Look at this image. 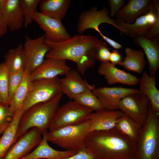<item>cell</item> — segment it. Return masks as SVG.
Returning <instances> with one entry per match:
<instances>
[{"label":"cell","mask_w":159,"mask_h":159,"mask_svg":"<svg viewBox=\"0 0 159 159\" xmlns=\"http://www.w3.org/2000/svg\"><path fill=\"white\" fill-rule=\"evenodd\" d=\"M58 77L32 82L22 107L24 111L37 104L47 101L61 92Z\"/></svg>","instance_id":"8"},{"label":"cell","mask_w":159,"mask_h":159,"mask_svg":"<svg viewBox=\"0 0 159 159\" xmlns=\"http://www.w3.org/2000/svg\"><path fill=\"white\" fill-rule=\"evenodd\" d=\"M111 51L105 42L102 41L97 47L95 53V59L101 62H109Z\"/></svg>","instance_id":"35"},{"label":"cell","mask_w":159,"mask_h":159,"mask_svg":"<svg viewBox=\"0 0 159 159\" xmlns=\"http://www.w3.org/2000/svg\"><path fill=\"white\" fill-rule=\"evenodd\" d=\"M105 109L114 110L118 109L120 101L127 95L138 92V90L134 88L120 87H102L92 90Z\"/></svg>","instance_id":"13"},{"label":"cell","mask_w":159,"mask_h":159,"mask_svg":"<svg viewBox=\"0 0 159 159\" xmlns=\"http://www.w3.org/2000/svg\"><path fill=\"white\" fill-rule=\"evenodd\" d=\"M115 21L119 28L132 38L145 37L155 24H159V0H153L149 12L138 18L132 24L126 23L119 18Z\"/></svg>","instance_id":"7"},{"label":"cell","mask_w":159,"mask_h":159,"mask_svg":"<svg viewBox=\"0 0 159 159\" xmlns=\"http://www.w3.org/2000/svg\"><path fill=\"white\" fill-rule=\"evenodd\" d=\"M123 60L122 54L117 50L114 49L110 55L109 62L113 65H120Z\"/></svg>","instance_id":"38"},{"label":"cell","mask_w":159,"mask_h":159,"mask_svg":"<svg viewBox=\"0 0 159 159\" xmlns=\"http://www.w3.org/2000/svg\"><path fill=\"white\" fill-rule=\"evenodd\" d=\"M109 11L104 7L98 10L96 6H93L89 10L85 11L79 15L77 26V32L81 34L85 30L92 29L96 31L99 29V26L102 23L110 24L126 34L125 31L119 28L113 19L108 15Z\"/></svg>","instance_id":"11"},{"label":"cell","mask_w":159,"mask_h":159,"mask_svg":"<svg viewBox=\"0 0 159 159\" xmlns=\"http://www.w3.org/2000/svg\"><path fill=\"white\" fill-rule=\"evenodd\" d=\"M63 159H98L93 153L85 147L77 151L74 154Z\"/></svg>","instance_id":"36"},{"label":"cell","mask_w":159,"mask_h":159,"mask_svg":"<svg viewBox=\"0 0 159 159\" xmlns=\"http://www.w3.org/2000/svg\"><path fill=\"white\" fill-rule=\"evenodd\" d=\"M129 159H138L135 156Z\"/></svg>","instance_id":"43"},{"label":"cell","mask_w":159,"mask_h":159,"mask_svg":"<svg viewBox=\"0 0 159 159\" xmlns=\"http://www.w3.org/2000/svg\"><path fill=\"white\" fill-rule=\"evenodd\" d=\"M96 32L100 34L103 39L115 49L117 50L120 49L123 47L122 45L121 44L104 35L100 29H98Z\"/></svg>","instance_id":"39"},{"label":"cell","mask_w":159,"mask_h":159,"mask_svg":"<svg viewBox=\"0 0 159 159\" xmlns=\"http://www.w3.org/2000/svg\"><path fill=\"white\" fill-rule=\"evenodd\" d=\"M150 102L145 95L138 92L123 98L118 109L142 126L147 118Z\"/></svg>","instance_id":"9"},{"label":"cell","mask_w":159,"mask_h":159,"mask_svg":"<svg viewBox=\"0 0 159 159\" xmlns=\"http://www.w3.org/2000/svg\"><path fill=\"white\" fill-rule=\"evenodd\" d=\"M152 1L150 0H130L115 15L125 23H133L139 17L148 13Z\"/></svg>","instance_id":"22"},{"label":"cell","mask_w":159,"mask_h":159,"mask_svg":"<svg viewBox=\"0 0 159 159\" xmlns=\"http://www.w3.org/2000/svg\"><path fill=\"white\" fill-rule=\"evenodd\" d=\"M62 95L60 92L51 100L34 105L24 111L19 122L16 141L32 128H37L42 134L47 132Z\"/></svg>","instance_id":"3"},{"label":"cell","mask_w":159,"mask_h":159,"mask_svg":"<svg viewBox=\"0 0 159 159\" xmlns=\"http://www.w3.org/2000/svg\"><path fill=\"white\" fill-rule=\"evenodd\" d=\"M93 112L74 100L69 101L58 108L49 126V131L83 123L88 120Z\"/></svg>","instance_id":"6"},{"label":"cell","mask_w":159,"mask_h":159,"mask_svg":"<svg viewBox=\"0 0 159 159\" xmlns=\"http://www.w3.org/2000/svg\"><path fill=\"white\" fill-rule=\"evenodd\" d=\"M133 38L136 45L140 47L145 55L149 64V75L155 77L159 67V39H149L145 37L138 36Z\"/></svg>","instance_id":"18"},{"label":"cell","mask_w":159,"mask_h":159,"mask_svg":"<svg viewBox=\"0 0 159 159\" xmlns=\"http://www.w3.org/2000/svg\"><path fill=\"white\" fill-rule=\"evenodd\" d=\"M30 74L28 71L24 70L21 80L10 101L9 106L14 113L22 107L28 95L32 82L30 78Z\"/></svg>","instance_id":"27"},{"label":"cell","mask_w":159,"mask_h":159,"mask_svg":"<svg viewBox=\"0 0 159 159\" xmlns=\"http://www.w3.org/2000/svg\"><path fill=\"white\" fill-rule=\"evenodd\" d=\"M14 113L9 105L0 104V135L3 133L11 123Z\"/></svg>","instance_id":"33"},{"label":"cell","mask_w":159,"mask_h":159,"mask_svg":"<svg viewBox=\"0 0 159 159\" xmlns=\"http://www.w3.org/2000/svg\"><path fill=\"white\" fill-rule=\"evenodd\" d=\"M41 0H20V5L24 18V26L27 28L31 24L33 18L37 12V7Z\"/></svg>","instance_id":"31"},{"label":"cell","mask_w":159,"mask_h":159,"mask_svg":"<svg viewBox=\"0 0 159 159\" xmlns=\"http://www.w3.org/2000/svg\"><path fill=\"white\" fill-rule=\"evenodd\" d=\"M71 68L66 61L53 58H46L42 64L30 74L32 82L44 79H49L65 75Z\"/></svg>","instance_id":"15"},{"label":"cell","mask_w":159,"mask_h":159,"mask_svg":"<svg viewBox=\"0 0 159 159\" xmlns=\"http://www.w3.org/2000/svg\"><path fill=\"white\" fill-rule=\"evenodd\" d=\"M85 147L98 159H129L136 150V144L115 128L90 132Z\"/></svg>","instance_id":"2"},{"label":"cell","mask_w":159,"mask_h":159,"mask_svg":"<svg viewBox=\"0 0 159 159\" xmlns=\"http://www.w3.org/2000/svg\"><path fill=\"white\" fill-rule=\"evenodd\" d=\"M90 122L62 127L47 133L48 141L66 150L78 151L85 147Z\"/></svg>","instance_id":"5"},{"label":"cell","mask_w":159,"mask_h":159,"mask_svg":"<svg viewBox=\"0 0 159 159\" xmlns=\"http://www.w3.org/2000/svg\"><path fill=\"white\" fill-rule=\"evenodd\" d=\"M4 62L9 73L24 70L25 58L22 44L9 49L4 55Z\"/></svg>","instance_id":"29"},{"label":"cell","mask_w":159,"mask_h":159,"mask_svg":"<svg viewBox=\"0 0 159 159\" xmlns=\"http://www.w3.org/2000/svg\"><path fill=\"white\" fill-rule=\"evenodd\" d=\"M70 0H42L40 3L41 12L58 21L65 17L70 6Z\"/></svg>","instance_id":"25"},{"label":"cell","mask_w":159,"mask_h":159,"mask_svg":"<svg viewBox=\"0 0 159 159\" xmlns=\"http://www.w3.org/2000/svg\"><path fill=\"white\" fill-rule=\"evenodd\" d=\"M24 70L9 73L8 93L10 102L21 80Z\"/></svg>","instance_id":"34"},{"label":"cell","mask_w":159,"mask_h":159,"mask_svg":"<svg viewBox=\"0 0 159 159\" xmlns=\"http://www.w3.org/2000/svg\"><path fill=\"white\" fill-rule=\"evenodd\" d=\"M0 12L11 31L18 30L24 25L20 0H5Z\"/></svg>","instance_id":"21"},{"label":"cell","mask_w":159,"mask_h":159,"mask_svg":"<svg viewBox=\"0 0 159 159\" xmlns=\"http://www.w3.org/2000/svg\"><path fill=\"white\" fill-rule=\"evenodd\" d=\"M102 41L97 36L80 34L59 42L45 39V43L50 48L45 57L73 61L76 64L77 70L84 75L88 69L94 66L96 50Z\"/></svg>","instance_id":"1"},{"label":"cell","mask_w":159,"mask_h":159,"mask_svg":"<svg viewBox=\"0 0 159 159\" xmlns=\"http://www.w3.org/2000/svg\"><path fill=\"white\" fill-rule=\"evenodd\" d=\"M150 102L147 118L142 126L136 145L138 159H159V115Z\"/></svg>","instance_id":"4"},{"label":"cell","mask_w":159,"mask_h":159,"mask_svg":"<svg viewBox=\"0 0 159 159\" xmlns=\"http://www.w3.org/2000/svg\"><path fill=\"white\" fill-rule=\"evenodd\" d=\"M125 52L126 56L120 65L129 71L142 73L146 63L143 50L127 47L125 49Z\"/></svg>","instance_id":"26"},{"label":"cell","mask_w":159,"mask_h":159,"mask_svg":"<svg viewBox=\"0 0 159 159\" xmlns=\"http://www.w3.org/2000/svg\"><path fill=\"white\" fill-rule=\"evenodd\" d=\"M33 20L44 32L45 39L53 42H59L71 37L61 21L51 18L41 12L37 11Z\"/></svg>","instance_id":"14"},{"label":"cell","mask_w":159,"mask_h":159,"mask_svg":"<svg viewBox=\"0 0 159 159\" xmlns=\"http://www.w3.org/2000/svg\"><path fill=\"white\" fill-rule=\"evenodd\" d=\"M98 72L104 76L110 85L120 83L128 85H136L140 79L136 76L116 67L110 62H101L98 69Z\"/></svg>","instance_id":"17"},{"label":"cell","mask_w":159,"mask_h":159,"mask_svg":"<svg viewBox=\"0 0 159 159\" xmlns=\"http://www.w3.org/2000/svg\"><path fill=\"white\" fill-rule=\"evenodd\" d=\"M142 126L126 114L117 120L114 128L136 143Z\"/></svg>","instance_id":"28"},{"label":"cell","mask_w":159,"mask_h":159,"mask_svg":"<svg viewBox=\"0 0 159 159\" xmlns=\"http://www.w3.org/2000/svg\"><path fill=\"white\" fill-rule=\"evenodd\" d=\"M59 82L60 91L73 100L86 90H92L95 87L83 79L77 70L74 69H71L64 77L59 79Z\"/></svg>","instance_id":"16"},{"label":"cell","mask_w":159,"mask_h":159,"mask_svg":"<svg viewBox=\"0 0 159 159\" xmlns=\"http://www.w3.org/2000/svg\"></svg>","instance_id":"44"},{"label":"cell","mask_w":159,"mask_h":159,"mask_svg":"<svg viewBox=\"0 0 159 159\" xmlns=\"http://www.w3.org/2000/svg\"><path fill=\"white\" fill-rule=\"evenodd\" d=\"M24 112L21 107L15 112L11 123L0 137V159L4 157L16 141L19 122Z\"/></svg>","instance_id":"23"},{"label":"cell","mask_w":159,"mask_h":159,"mask_svg":"<svg viewBox=\"0 0 159 159\" xmlns=\"http://www.w3.org/2000/svg\"><path fill=\"white\" fill-rule=\"evenodd\" d=\"M8 28L7 24L0 12V38L7 32Z\"/></svg>","instance_id":"40"},{"label":"cell","mask_w":159,"mask_h":159,"mask_svg":"<svg viewBox=\"0 0 159 159\" xmlns=\"http://www.w3.org/2000/svg\"><path fill=\"white\" fill-rule=\"evenodd\" d=\"M73 100L95 112L105 109L99 100L90 89L85 90Z\"/></svg>","instance_id":"30"},{"label":"cell","mask_w":159,"mask_h":159,"mask_svg":"<svg viewBox=\"0 0 159 159\" xmlns=\"http://www.w3.org/2000/svg\"><path fill=\"white\" fill-rule=\"evenodd\" d=\"M3 103L4 104L3 99L0 93V104Z\"/></svg>","instance_id":"42"},{"label":"cell","mask_w":159,"mask_h":159,"mask_svg":"<svg viewBox=\"0 0 159 159\" xmlns=\"http://www.w3.org/2000/svg\"><path fill=\"white\" fill-rule=\"evenodd\" d=\"M9 73L4 62L0 64V93L4 103L9 105L8 93Z\"/></svg>","instance_id":"32"},{"label":"cell","mask_w":159,"mask_h":159,"mask_svg":"<svg viewBox=\"0 0 159 159\" xmlns=\"http://www.w3.org/2000/svg\"><path fill=\"white\" fill-rule=\"evenodd\" d=\"M123 114L120 110L105 109L92 112L88 118L90 122V132L108 130L114 128L117 120Z\"/></svg>","instance_id":"19"},{"label":"cell","mask_w":159,"mask_h":159,"mask_svg":"<svg viewBox=\"0 0 159 159\" xmlns=\"http://www.w3.org/2000/svg\"><path fill=\"white\" fill-rule=\"evenodd\" d=\"M124 0H109L108 3L110 8V16L111 18L115 16L124 7Z\"/></svg>","instance_id":"37"},{"label":"cell","mask_w":159,"mask_h":159,"mask_svg":"<svg viewBox=\"0 0 159 159\" xmlns=\"http://www.w3.org/2000/svg\"><path fill=\"white\" fill-rule=\"evenodd\" d=\"M42 136L37 128L30 129L18 139L2 159H20L39 144Z\"/></svg>","instance_id":"12"},{"label":"cell","mask_w":159,"mask_h":159,"mask_svg":"<svg viewBox=\"0 0 159 159\" xmlns=\"http://www.w3.org/2000/svg\"><path fill=\"white\" fill-rule=\"evenodd\" d=\"M44 35L32 39L25 36L23 45L25 58L24 70L30 73L37 69L44 60V58L50 49L44 42Z\"/></svg>","instance_id":"10"},{"label":"cell","mask_w":159,"mask_h":159,"mask_svg":"<svg viewBox=\"0 0 159 159\" xmlns=\"http://www.w3.org/2000/svg\"><path fill=\"white\" fill-rule=\"evenodd\" d=\"M47 132L42 134V140L36 148L20 159H63L75 154L77 151L58 150L51 147L48 143Z\"/></svg>","instance_id":"20"},{"label":"cell","mask_w":159,"mask_h":159,"mask_svg":"<svg viewBox=\"0 0 159 159\" xmlns=\"http://www.w3.org/2000/svg\"><path fill=\"white\" fill-rule=\"evenodd\" d=\"M139 83V92L147 97L152 109L159 113V91L156 87L155 77L150 76L147 72L144 71Z\"/></svg>","instance_id":"24"},{"label":"cell","mask_w":159,"mask_h":159,"mask_svg":"<svg viewBox=\"0 0 159 159\" xmlns=\"http://www.w3.org/2000/svg\"><path fill=\"white\" fill-rule=\"evenodd\" d=\"M5 0H0V11L2 8Z\"/></svg>","instance_id":"41"}]
</instances>
